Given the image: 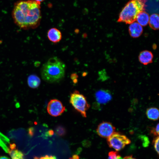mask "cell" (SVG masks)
I'll use <instances>...</instances> for the list:
<instances>
[{"instance_id":"cell-1","label":"cell","mask_w":159,"mask_h":159,"mask_svg":"<svg viewBox=\"0 0 159 159\" xmlns=\"http://www.w3.org/2000/svg\"><path fill=\"white\" fill-rule=\"evenodd\" d=\"M40 3L34 0H20L15 4L12 13L15 24L24 29H35L41 19Z\"/></svg>"},{"instance_id":"cell-2","label":"cell","mask_w":159,"mask_h":159,"mask_svg":"<svg viewBox=\"0 0 159 159\" xmlns=\"http://www.w3.org/2000/svg\"><path fill=\"white\" fill-rule=\"evenodd\" d=\"M65 65L56 57L50 58L45 63L41 69L42 79L49 83L57 82L64 77Z\"/></svg>"},{"instance_id":"cell-3","label":"cell","mask_w":159,"mask_h":159,"mask_svg":"<svg viewBox=\"0 0 159 159\" xmlns=\"http://www.w3.org/2000/svg\"><path fill=\"white\" fill-rule=\"evenodd\" d=\"M146 1V0H130L120 12L117 21L126 24L134 22L138 14L145 10Z\"/></svg>"},{"instance_id":"cell-4","label":"cell","mask_w":159,"mask_h":159,"mask_svg":"<svg viewBox=\"0 0 159 159\" xmlns=\"http://www.w3.org/2000/svg\"><path fill=\"white\" fill-rule=\"evenodd\" d=\"M70 102L84 117H86V111L90 107L86 97L78 91L76 90L70 95Z\"/></svg>"},{"instance_id":"cell-5","label":"cell","mask_w":159,"mask_h":159,"mask_svg":"<svg viewBox=\"0 0 159 159\" xmlns=\"http://www.w3.org/2000/svg\"><path fill=\"white\" fill-rule=\"evenodd\" d=\"M107 141L109 147L116 151L122 150L131 143L130 140L125 135L115 132L107 138Z\"/></svg>"},{"instance_id":"cell-6","label":"cell","mask_w":159,"mask_h":159,"mask_svg":"<svg viewBox=\"0 0 159 159\" xmlns=\"http://www.w3.org/2000/svg\"><path fill=\"white\" fill-rule=\"evenodd\" d=\"M47 110L48 112L50 115L57 117L63 113L65 108L60 101L54 99L50 100L49 102Z\"/></svg>"},{"instance_id":"cell-7","label":"cell","mask_w":159,"mask_h":159,"mask_svg":"<svg viewBox=\"0 0 159 159\" xmlns=\"http://www.w3.org/2000/svg\"><path fill=\"white\" fill-rule=\"evenodd\" d=\"M115 127L110 122H103L98 125L96 131L100 137L107 138L115 132Z\"/></svg>"},{"instance_id":"cell-8","label":"cell","mask_w":159,"mask_h":159,"mask_svg":"<svg viewBox=\"0 0 159 159\" xmlns=\"http://www.w3.org/2000/svg\"><path fill=\"white\" fill-rule=\"evenodd\" d=\"M96 100L98 103L105 104L109 102L112 98L111 93L110 91L105 90H100L95 94Z\"/></svg>"},{"instance_id":"cell-9","label":"cell","mask_w":159,"mask_h":159,"mask_svg":"<svg viewBox=\"0 0 159 159\" xmlns=\"http://www.w3.org/2000/svg\"><path fill=\"white\" fill-rule=\"evenodd\" d=\"M129 33L131 37L133 38L139 37L143 32L142 26L137 22L131 23L128 29Z\"/></svg>"},{"instance_id":"cell-10","label":"cell","mask_w":159,"mask_h":159,"mask_svg":"<svg viewBox=\"0 0 159 159\" xmlns=\"http://www.w3.org/2000/svg\"><path fill=\"white\" fill-rule=\"evenodd\" d=\"M47 35L49 40L54 43L59 42L62 38L61 32L55 28L50 29L47 32Z\"/></svg>"},{"instance_id":"cell-11","label":"cell","mask_w":159,"mask_h":159,"mask_svg":"<svg viewBox=\"0 0 159 159\" xmlns=\"http://www.w3.org/2000/svg\"><path fill=\"white\" fill-rule=\"evenodd\" d=\"M153 55L151 52L144 50L140 53L138 59L140 62L144 65H147L152 62Z\"/></svg>"},{"instance_id":"cell-12","label":"cell","mask_w":159,"mask_h":159,"mask_svg":"<svg viewBox=\"0 0 159 159\" xmlns=\"http://www.w3.org/2000/svg\"><path fill=\"white\" fill-rule=\"evenodd\" d=\"M149 19L148 14L145 11H143L138 14L136 20L138 23L142 26H145L148 24Z\"/></svg>"},{"instance_id":"cell-13","label":"cell","mask_w":159,"mask_h":159,"mask_svg":"<svg viewBox=\"0 0 159 159\" xmlns=\"http://www.w3.org/2000/svg\"><path fill=\"white\" fill-rule=\"evenodd\" d=\"M41 82L40 79L37 75L31 74L27 78L28 86L32 88H36L39 85Z\"/></svg>"},{"instance_id":"cell-14","label":"cell","mask_w":159,"mask_h":159,"mask_svg":"<svg viewBox=\"0 0 159 159\" xmlns=\"http://www.w3.org/2000/svg\"><path fill=\"white\" fill-rule=\"evenodd\" d=\"M148 118L150 120L155 121L159 118V110L158 108L151 107L148 108L146 111Z\"/></svg>"},{"instance_id":"cell-15","label":"cell","mask_w":159,"mask_h":159,"mask_svg":"<svg viewBox=\"0 0 159 159\" xmlns=\"http://www.w3.org/2000/svg\"><path fill=\"white\" fill-rule=\"evenodd\" d=\"M159 15L156 14L151 15L149 21L150 27L153 29L155 30L159 28Z\"/></svg>"},{"instance_id":"cell-16","label":"cell","mask_w":159,"mask_h":159,"mask_svg":"<svg viewBox=\"0 0 159 159\" xmlns=\"http://www.w3.org/2000/svg\"><path fill=\"white\" fill-rule=\"evenodd\" d=\"M10 144L8 138L0 132V146L7 153L9 152Z\"/></svg>"},{"instance_id":"cell-17","label":"cell","mask_w":159,"mask_h":159,"mask_svg":"<svg viewBox=\"0 0 159 159\" xmlns=\"http://www.w3.org/2000/svg\"><path fill=\"white\" fill-rule=\"evenodd\" d=\"M8 153L12 159H24L23 153L16 147L10 149Z\"/></svg>"},{"instance_id":"cell-18","label":"cell","mask_w":159,"mask_h":159,"mask_svg":"<svg viewBox=\"0 0 159 159\" xmlns=\"http://www.w3.org/2000/svg\"><path fill=\"white\" fill-rule=\"evenodd\" d=\"M108 159H123L117 151H111L108 154Z\"/></svg>"},{"instance_id":"cell-19","label":"cell","mask_w":159,"mask_h":159,"mask_svg":"<svg viewBox=\"0 0 159 159\" xmlns=\"http://www.w3.org/2000/svg\"><path fill=\"white\" fill-rule=\"evenodd\" d=\"M159 136L155 137L153 141V144L154 149L158 154H159Z\"/></svg>"},{"instance_id":"cell-20","label":"cell","mask_w":159,"mask_h":159,"mask_svg":"<svg viewBox=\"0 0 159 159\" xmlns=\"http://www.w3.org/2000/svg\"><path fill=\"white\" fill-rule=\"evenodd\" d=\"M159 126V123H158L155 127L152 128L150 130V133L155 137L158 136Z\"/></svg>"},{"instance_id":"cell-21","label":"cell","mask_w":159,"mask_h":159,"mask_svg":"<svg viewBox=\"0 0 159 159\" xmlns=\"http://www.w3.org/2000/svg\"><path fill=\"white\" fill-rule=\"evenodd\" d=\"M57 133L60 135H62L65 133V130L64 128L61 126H58L56 129Z\"/></svg>"},{"instance_id":"cell-22","label":"cell","mask_w":159,"mask_h":159,"mask_svg":"<svg viewBox=\"0 0 159 159\" xmlns=\"http://www.w3.org/2000/svg\"><path fill=\"white\" fill-rule=\"evenodd\" d=\"M34 159H57V158L54 156L46 155L45 156L42 157L40 158L35 157Z\"/></svg>"},{"instance_id":"cell-23","label":"cell","mask_w":159,"mask_h":159,"mask_svg":"<svg viewBox=\"0 0 159 159\" xmlns=\"http://www.w3.org/2000/svg\"><path fill=\"white\" fill-rule=\"evenodd\" d=\"M69 159H80L79 156L77 155H73L72 157L69 158Z\"/></svg>"},{"instance_id":"cell-24","label":"cell","mask_w":159,"mask_h":159,"mask_svg":"<svg viewBox=\"0 0 159 159\" xmlns=\"http://www.w3.org/2000/svg\"><path fill=\"white\" fill-rule=\"evenodd\" d=\"M123 159H136L133 157L132 155H129L125 157Z\"/></svg>"},{"instance_id":"cell-25","label":"cell","mask_w":159,"mask_h":159,"mask_svg":"<svg viewBox=\"0 0 159 159\" xmlns=\"http://www.w3.org/2000/svg\"><path fill=\"white\" fill-rule=\"evenodd\" d=\"M0 159H10L9 158L5 156H3L0 157Z\"/></svg>"},{"instance_id":"cell-26","label":"cell","mask_w":159,"mask_h":159,"mask_svg":"<svg viewBox=\"0 0 159 159\" xmlns=\"http://www.w3.org/2000/svg\"><path fill=\"white\" fill-rule=\"evenodd\" d=\"M37 1H38L40 3L41 2L43 1L44 0H34Z\"/></svg>"}]
</instances>
